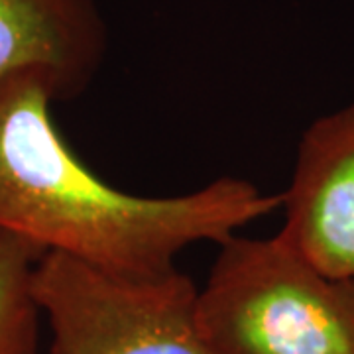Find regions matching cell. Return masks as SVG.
<instances>
[{
  "label": "cell",
  "mask_w": 354,
  "mask_h": 354,
  "mask_svg": "<svg viewBox=\"0 0 354 354\" xmlns=\"http://www.w3.org/2000/svg\"><path fill=\"white\" fill-rule=\"evenodd\" d=\"M104 50L97 0H0V83L39 73L69 101L97 75Z\"/></svg>",
  "instance_id": "5"
},
{
  "label": "cell",
  "mask_w": 354,
  "mask_h": 354,
  "mask_svg": "<svg viewBox=\"0 0 354 354\" xmlns=\"http://www.w3.org/2000/svg\"><path fill=\"white\" fill-rule=\"evenodd\" d=\"M44 254L34 242L0 230V354H38L41 311L32 276Z\"/></svg>",
  "instance_id": "6"
},
{
  "label": "cell",
  "mask_w": 354,
  "mask_h": 354,
  "mask_svg": "<svg viewBox=\"0 0 354 354\" xmlns=\"http://www.w3.org/2000/svg\"><path fill=\"white\" fill-rule=\"evenodd\" d=\"M32 291L50 321L51 354H213L197 323L199 290L177 268L127 276L46 252Z\"/></svg>",
  "instance_id": "3"
},
{
  "label": "cell",
  "mask_w": 354,
  "mask_h": 354,
  "mask_svg": "<svg viewBox=\"0 0 354 354\" xmlns=\"http://www.w3.org/2000/svg\"><path fill=\"white\" fill-rule=\"evenodd\" d=\"M57 101L39 73L0 83V230L127 276L176 268L191 244L221 242L281 207L239 177L177 197L118 189L83 164L51 118Z\"/></svg>",
  "instance_id": "1"
},
{
  "label": "cell",
  "mask_w": 354,
  "mask_h": 354,
  "mask_svg": "<svg viewBox=\"0 0 354 354\" xmlns=\"http://www.w3.org/2000/svg\"><path fill=\"white\" fill-rule=\"evenodd\" d=\"M197 297L213 354H354V279L325 276L278 232L230 236Z\"/></svg>",
  "instance_id": "2"
},
{
  "label": "cell",
  "mask_w": 354,
  "mask_h": 354,
  "mask_svg": "<svg viewBox=\"0 0 354 354\" xmlns=\"http://www.w3.org/2000/svg\"><path fill=\"white\" fill-rule=\"evenodd\" d=\"M281 207V236L325 276L354 279V104L305 130Z\"/></svg>",
  "instance_id": "4"
}]
</instances>
